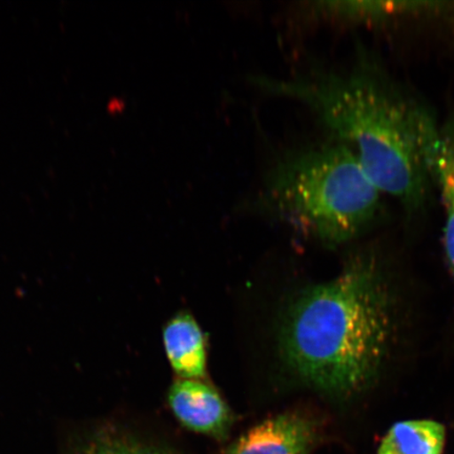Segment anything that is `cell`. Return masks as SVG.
<instances>
[{
  "instance_id": "obj_7",
  "label": "cell",
  "mask_w": 454,
  "mask_h": 454,
  "mask_svg": "<svg viewBox=\"0 0 454 454\" xmlns=\"http://www.w3.org/2000/svg\"><path fill=\"white\" fill-rule=\"evenodd\" d=\"M163 340L170 364L181 378L206 377V343L200 327L191 316L175 317L164 329Z\"/></svg>"
},
{
  "instance_id": "obj_2",
  "label": "cell",
  "mask_w": 454,
  "mask_h": 454,
  "mask_svg": "<svg viewBox=\"0 0 454 454\" xmlns=\"http://www.w3.org/2000/svg\"><path fill=\"white\" fill-rule=\"evenodd\" d=\"M395 305L371 254L312 287L289 311L282 343L288 365L321 393L349 399L376 382L393 348Z\"/></svg>"
},
{
  "instance_id": "obj_5",
  "label": "cell",
  "mask_w": 454,
  "mask_h": 454,
  "mask_svg": "<svg viewBox=\"0 0 454 454\" xmlns=\"http://www.w3.org/2000/svg\"><path fill=\"white\" fill-rule=\"evenodd\" d=\"M168 403L186 428L217 439H223L230 431L229 407L211 386L197 380H179L169 389Z\"/></svg>"
},
{
  "instance_id": "obj_8",
  "label": "cell",
  "mask_w": 454,
  "mask_h": 454,
  "mask_svg": "<svg viewBox=\"0 0 454 454\" xmlns=\"http://www.w3.org/2000/svg\"><path fill=\"white\" fill-rule=\"evenodd\" d=\"M434 189L444 209V247L454 286V115L441 123L433 162Z\"/></svg>"
},
{
  "instance_id": "obj_1",
  "label": "cell",
  "mask_w": 454,
  "mask_h": 454,
  "mask_svg": "<svg viewBox=\"0 0 454 454\" xmlns=\"http://www.w3.org/2000/svg\"><path fill=\"white\" fill-rule=\"evenodd\" d=\"M258 83L308 104L384 195L411 212L427 202L441 123L371 53L360 51L343 71Z\"/></svg>"
},
{
  "instance_id": "obj_3",
  "label": "cell",
  "mask_w": 454,
  "mask_h": 454,
  "mask_svg": "<svg viewBox=\"0 0 454 454\" xmlns=\"http://www.w3.org/2000/svg\"><path fill=\"white\" fill-rule=\"evenodd\" d=\"M383 192L340 142L288 152L270 172L266 200L321 240L355 239L376 220Z\"/></svg>"
},
{
  "instance_id": "obj_10",
  "label": "cell",
  "mask_w": 454,
  "mask_h": 454,
  "mask_svg": "<svg viewBox=\"0 0 454 454\" xmlns=\"http://www.w3.org/2000/svg\"><path fill=\"white\" fill-rule=\"evenodd\" d=\"M87 454H160L155 451L144 450V448L130 445L118 444V442H109V444H100L95 446L92 450Z\"/></svg>"
},
{
  "instance_id": "obj_6",
  "label": "cell",
  "mask_w": 454,
  "mask_h": 454,
  "mask_svg": "<svg viewBox=\"0 0 454 454\" xmlns=\"http://www.w3.org/2000/svg\"><path fill=\"white\" fill-rule=\"evenodd\" d=\"M316 11L343 20L371 24L423 17L454 20V3L450 2H323L316 4Z\"/></svg>"
},
{
  "instance_id": "obj_9",
  "label": "cell",
  "mask_w": 454,
  "mask_h": 454,
  "mask_svg": "<svg viewBox=\"0 0 454 454\" xmlns=\"http://www.w3.org/2000/svg\"><path fill=\"white\" fill-rule=\"evenodd\" d=\"M445 426L434 419H408L391 426L378 454H442Z\"/></svg>"
},
{
  "instance_id": "obj_4",
  "label": "cell",
  "mask_w": 454,
  "mask_h": 454,
  "mask_svg": "<svg viewBox=\"0 0 454 454\" xmlns=\"http://www.w3.org/2000/svg\"><path fill=\"white\" fill-rule=\"evenodd\" d=\"M317 438L314 422L301 413H283L254 426L224 454H309Z\"/></svg>"
}]
</instances>
